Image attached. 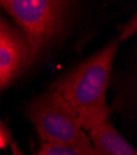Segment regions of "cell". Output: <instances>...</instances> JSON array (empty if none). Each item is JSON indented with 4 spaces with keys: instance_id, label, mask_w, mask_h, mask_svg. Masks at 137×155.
Returning a JSON list of instances; mask_svg holds the SVG:
<instances>
[{
    "instance_id": "5",
    "label": "cell",
    "mask_w": 137,
    "mask_h": 155,
    "mask_svg": "<svg viewBox=\"0 0 137 155\" xmlns=\"http://www.w3.org/2000/svg\"><path fill=\"white\" fill-rule=\"evenodd\" d=\"M88 137L99 155H137L135 148L111 124L110 118L88 130Z\"/></svg>"
},
{
    "instance_id": "9",
    "label": "cell",
    "mask_w": 137,
    "mask_h": 155,
    "mask_svg": "<svg viewBox=\"0 0 137 155\" xmlns=\"http://www.w3.org/2000/svg\"><path fill=\"white\" fill-rule=\"evenodd\" d=\"M10 147H11V154L12 155H26L21 149L20 147L15 143V141H12V143H10Z\"/></svg>"
},
{
    "instance_id": "2",
    "label": "cell",
    "mask_w": 137,
    "mask_h": 155,
    "mask_svg": "<svg viewBox=\"0 0 137 155\" xmlns=\"http://www.w3.org/2000/svg\"><path fill=\"white\" fill-rule=\"evenodd\" d=\"M70 6L61 0H2L0 8L15 20L26 36L27 64H32L45 46L61 31Z\"/></svg>"
},
{
    "instance_id": "7",
    "label": "cell",
    "mask_w": 137,
    "mask_h": 155,
    "mask_svg": "<svg viewBox=\"0 0 137 155\" xmlns=\"http://www.w3.org/2000/svg\"><path fill=\"white\" fill-rule=\"evenodd\" d=\"M136 15L132 16V20L126 22V25H123L122 29H121V34H120V40L123 41L126 38L133 36L136 34Z\"/></svg>"
},
{
    "instance_id": "10",
    "label": "cell",
    "mask_w": 137,
    "mask_h": 155,
    "mask_svg": "<svg viewBox=\"0 0 137 155\" xmlns=\"http://www.w3.org/2000/svg\"><path fill=\"white\" fill-rule=\"evenodd\" d=\"M0 88H2V83H0Z\"/></svg>"
},
{
    "instance_id": "8",
    "label": "cell",
    "mask_w": 137,
    "mask_h": 155,
    "mask_svg": "<svg viewBox=\"0 0 137 155\" xmlns=\"http://www.w3.org/2000/svg\"><path fill=\"white\" fill-rule=\"evenodd\" d=\"M9 140H8V135L6 133L4 132V129L2 128V125H0V149H3L8 145Z\"/></svg>"
},
{
    "instance_id": "6",
    "label": "cell",
    "mask_w": 137,
    "mask_h": 155,
    "mask_svg": "<svg viewBox=\"0 0 137 155\" xmlns=\"http://www.w3.org/2000/svg\"><path fill=\"white\" fill-rule=\"evenodd\" d=\"M37 155H99L90 139L69 144H47L42 143Z\"/></svg>"
},
{
    "instance_id": "1",
    "label": "cell",
    "mask_w": 137,
    "mask_h": 155,
    "mask_svg": "<svg viewBox=\"0 0 137 155\" xmlns=\"http://www.w3.org/2000/svg\"><path fill=\"white\" fill-rule=\"evenodd\" d=\"M119 48L113 41L83 61L53 84L54 91L78 117L82 128L90 130L110 118L106 91Z\"/></svg>"
},
{
    "instance_id": "4",
    "label": "cell",
    "mask_w": 137,
    "mask_h": 155,
    "mask_svg": "<svg viewBox=\"0 0 137 155\" xmlns=\"http://www.w3.org/2000/svg\"><path fill=\"white\" fill-rule=\"evenodd\" d=\"M29 50L22 38L0 20V83L6 86L27 63Z\"/></svg>"
},
{
    "instance_id": "3",
    "label": "cell",
    "mask_w": 137,
    "mask_h": 155,
    "mask_svg": "<svg viewBox=\"0 0 137 155\" xmlns=\"http://www.w3.org/2000/svg\"><path fill=\"white\" fill-rule=\"evenodd\" d=\"M26 115L42 143L69 144L89 139L76 113L52 89L33 99Z\"/></svg>"
}]
</instances>
